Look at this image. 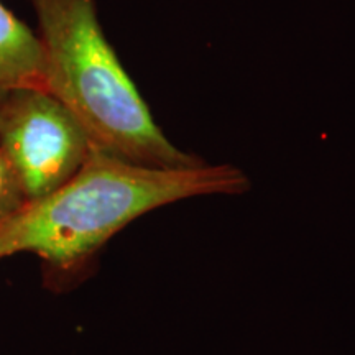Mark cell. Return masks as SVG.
Returning <instances> with one entry per match:
<instances>
[{"label":"cell","instance_id":"6da1fadb","mask_svg":"<svg viewBox=\"0 0 355 355\" xmlns=\"http://www.w3.org/2000/svg\"><path fill=\"white\" fill-rule=\"evenodd\" d=\"M250 180L234 165L150 168L92 148L84 165L46 196L0 222V260L33 254L51 275L71 278L140 216L181 199L242 194Z\"/></svg>","mask_w":355,"mask_h":355},{"label":"cell","instance_id":"7a4b0ae2","mask_svg":"<svg viewBox=\"0 0 355 355\" xmlns=\"http://www.w3.org/2000/svg\"><path fill=\"white\" fill-rule=\"evenodd\" d=\"M43 50L44 91L86 130L94 148L150 168H193L157 125L97 19L94 0H30Z\"/></svg>","mask_w":355,"mask_h":355},{"label":"cell","instance_id":"3957f363","mask_svg":"<svg viewBox=\"0 0 355 355\" xmlns=\"http://www.w3.org/2000/svg\"><path fill=\"white\" fill-rule=\"evenodd\" d=\"M78 119L42 87H15L0 96V153L26 201L64 184L92 152Z\"/></svg>","mask_w":355,"mask_h":355},{"label":"cell","instance_id":"277c9868","mask_svg":"<svg viewBox=\"0 0 355 355\" xmlns=\"http://www.w3.org/2000/svg\"><path fill=\"white\" fill-rule=\"evenodd\" d=\"M43 50L38 35L0 2V96L15 87H42Z\"/></svg>","mask_w":355,"mask_h":355},{"label":"cell","instance_id":"5b68a950","mask_svg":"<svg viewBox=\"0 0 355 355\" xmlns=\"http://www.w3.org/2000/svg\"><path fill=\"white\" fill-rule=\"evenodd\" d=\"M25 202L26 199L19 183H17L15 176L0 153V222L15 214Z\"/></svg>","mask_w":355,"mask_h":355}]
</instances>
